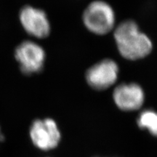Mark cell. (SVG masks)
I'll use <instances>...</instances> for the list:
<instances>
[{"mask_svg": "<svg viewBox=\"0 0 157 157\" xmlns=\"http://www.w3.org/2000/svg\"><path fill=\"white\" fill-rule=\"evenodd\" d=\"M113 36L119 53L127 60L143 58L152 50L151 40L140 31L138 25L133 21L127 20L118 25Z\"/></svg>", "mask_w": 157, "mask_h": 157, "instance_id": "6da1fadb", "label": "cell"}, {"mask_svg": "<svg viewBox=\"0 0 157 157\" xmlns=\"http://www.w3.org/2000/svg\"><path fill=\"white\" fill-rule=\"evenodd\" d=\"M82 21L90 31L97 35L109 33L115 25V13L109 4L101 0L91 2L84 10Z\"/></svg>", "mask_w": 157, "mask_h": 157, "instance_id": "7a4b0ae2", "label": "cell"}, {"mask_svg": "<svg viewBox=\"0 0 157 157\" xmlns=\"http://www.w3.org/2000/svg\"><path fill=\"white\" fill-rule=\"evenodd\" d=\"M15 56L23 74H36L42 70L45 52L40 45L31 41H25L17 47Z\"/></svg>", "mask_w": 157, "mask_h": 157, "instance_id": "3957f363", "label": "cell"}, {"mask_svg": "<svg viewBox=\"0 0 157 157\" xmlns=\"http://www.w3.org/2000/svg\"><path fill=\"white\" fill-rule=\"evenodd\" d=\"M119 66L111 59H104L91 66L85 74L88 84L93 89L104 90L117 82Z\"/></svg>", "mask_w": 157, "mask_h": 157, "instance_id": "277c9868", "label": "cell"}, {"mask_svg": "<svg viewBox=\"0 0 157 157\" xmlns=\"http://www.w3.org/2000/svg\"><path fill=\"white\" fill-rule=\"evenodd\" d=\"M30 136L35 146L44 151L56 148L60 140L58 127L51 119L34 121L30 129Z\"/></svg>", "mask_w": 157, "mask_h": 157, "instance_id": "5b68a950", "label": "cell"}, {"mask_svg": "<svg viewBox=\"0 0 157 157\" xmlns=\"http://www.w3.org/2000/svg\"><path fill=\"white\" fill-rule=\"evenodd\" d=\"M20 21L29 35L42 39L50 34V22L47 15L42 10L31 6L24 7L20 13Z\"/></svg>", "mask_w": 157, "mask_h": 157, "instance_id": "8992f818", "label": "cell"}, {"mask_svg": "<svg viewBox=\"0 0 157 157\" xmlns=\"http://www.w3.org/2000/svg\"><path fill=\"white\" fill-rule=\"evenodd\" d=\"M113 99L117 107L122 111H136L144 103L145 93L139 84L124 83L113 90Z\"/></svg>", "mask_w": 157, "mask_h": 157, "instance_id": "52a82bcc", "label": "cell"}, {"mask_svg": "<svg viewBox=\"0 0 157 157\" xmlns=\"http://www.w3.org/2000/svg\"><path fill=\"white\" fill-rule=\"evenodd\" d=\"M137 124L140 128L146 129L154 136L157 137V112L153 110H146L139 115Z\"/></svg>", "mask_w": 157, "mask_h": 157, "instance_id": "ba28073f", "label": "cell"}, {"mask_svg": "<svg viewBox=\"0 0 157 157\" xmlns=\"http://www.w3.org/2000/svg\"><path fill=\"white\" fill-rule=\"evenodd\" d=\"M4 140V137L2 134L1 132H0V141H2Z\"/></svg>", "mask_w": 157, "mask_h": 157, "instance_id": "9c48e42d", "label": "cell"}]
</instances>
